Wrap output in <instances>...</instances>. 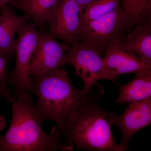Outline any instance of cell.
<instances>
[{"label":"cell","mask_w":151,"mask_h":151,"mask_svg":"<svg viewBox=\"0 0 151 151\" xmlns=\"http://www.w3.org/2000/svg\"><path fill=\"white\" fill-rule=\"evenodd\" d=\"M65 65L73 66L75 75L83 82V88L90 89L97 81L102 80L104 57L87 43L79 40L71 45L65 55L63 66Z\"/></svg>","instance_id":"8992f818"},{"label":"cell","mask_w":151,"mask_h":151,"mask_svg":"<svg viewBox=\"0 0 151 151\" xmlns=\"http://www.w3.org/2000/svg\"><path fill=\"white\" fill-rule=\"evenodd\" d=\"M13 56L0 52V96L7 103L14 101L12 90L9 87V66Z\"/></svg>","instance_id":"e0dca14e"},{"label":"cell","mask_w":151,"mask_h":151,"mask_svg":"<svg viewBox=\"0 0 151 151\" xmlns=\"http://www.w3.org/2000/svg\"><path fill=\"white\" fill-rule=\"evenodd\" d=\"M32 93L22 91L12 102V114L8 130L0 135V151H70L63 142L62 130L52 127L44 132L33 100Z\"/></svg>","instance_id":"7a4b0ae2"},{"label":"cell","mask_w":151,"mask_h":151,"mask_svg":"<svg viewBox=\"0 0 151 151\" xmlns=\"http://www.w3.org/2000/svg\"><path fill=\"white\" fill-rule=\"evenodd\" d=\"M0 14V52L14 56L16 47V34L24 24L27 17L17 15L7 6L1 8Z\"/></svg>","instance_id":"7c38bea8"},{"label":"cell","mask_w":151,"mask_h":151,"mask_svg":"<svg viewBox=\"0 0 151 151\" xmlns=\"http://www.w3.org/2000/svg\"><path fill=\"white\" fill-rule=\"evenodd\" d=\"M124 10L129 16L134 27L151 17V0H122Z\"/></svg>","instance_id":"9a60e30c"},{"label":"cell","mask_w":151,"mask_h":151,"mask_svg":"<svg viewBox=\"0 0 151 151\" xmlns=\"http://www.w3.org/2000/svg\"><path fill=\"white\" fill-rule=\"evenodd\" d=\"M80 6L82 12H84L85 9L94 0H74Z\"/></svg>","instance_id":"ac0fdd59"},{"label":"cell","mask_w":151,"mask_h":151,"mask_svg":"<svg viewBox=\"0 0 151 151\" xmlns=\"http://www.w3.org/2000/svg\"><path fill=\"white\" fill-rule=\"evenodd\" d=\"M120 44L151 65V17L145 22L137 25Z\"/></svg>","instance_id":"4fadbf2b"},{"label":"cell","mask_w":151,"mask_h":151,"mask_svg":"<svg viewBox=\"0 0 151 151\" xmlns=\"http://www.w3.org/2000/svg\"><path fill=\"white\" fill-rule=\"evenodd\" d=\"M120 6V0H94L83 12L82 22H85L99 18Z\"/></svg>","instance_id":"2e32d148"},{"label":"cell","mask_w":151,"mask_h":151,"mask_svg":"<svg viewBox=\"0 0 151 151\" xmlns=\"http://www.w3.org/2000/svg\"><path fill=\"white\" fill-rule=\"evenodd\" d=\"M61 0H12L7 5L21 10L36 26L42 27Z\"/></svg>","instance_id":"5bb4252c"},{"label":"cell","mask_w":151,"mask_h":151,"mask_svg":"<svg viewBox=\"0 0 151 151\" xmlns=\"http://www.w3.org/2000/svg\"><path fill=\"white\" fill-rule=\"evenodd\" d=\"M35 24L28 22L18 32L16 47V64L13 70L9 73V82L14 88V100L22 91H29L35 94V87L30 78L29 66L35 49L38 39V31Z\"/></svg>","instance_id":"5b68a950"},{"label":"cell","mask_w":151,"mask_h":151,"mask_svg":"<svg viewBox=\"0 0 151 151\" xmlns=\"http://www.w3.org/2000/svg\"><path fill=\"white\" fill-rule=\"evenodd\" d=\"M70 46L52 38L48 32L38 31L37 43L29 66V75L63 67V58Z\"/></svg>","instance_id":"ba28073f"},{"label":"cell","mask_w":151,"mask_h":151,"mask_svg":"<svg viewBox=\"0 0 151 151\" xmlns=\"http://www.w3.org/2000/svg\"><path fill=\"white\" fill-rule=\"evenodd\" d=\"M83 13L74 0H61L47 20L49 35L71 45L78 42Z\"/></svg>","instance_id":"52a82bcc"},{"label":"cell","mask_w":151,"mask_h":151,"mask_svg":"<svg viewBox=\"0 0 151 151\" xmlns=\"http://www.w3.org/2000/svg\"><path fill=\"white\" fill-rule=\"evenodd\" d=\"M6 125V121L4 116L0 115V131L3 129Z\"/></svg>","instance_id":"d6986e66"},{"label":"cell","mask_w":151,"mask_h":151,"mask_svg":"<svg viewBox=\"0 0 151 151\" xmlns=\"http://www.w3.org/2000/svg\"><path fill=\"white\" fill-rule=\"evenodd\" d=\"M37 100L36 110L42 122L53 121L62 130L70 113L82 107L90 89L73 86L64 67L30 75Z\"/></svg>","instance_id":"3957f363"},{"label":"cell","mask_w":151,"mask_h":151,"mask_svg":"<svg viewBox=\"0 0 151 151\" xmlns=\"http://www.w3.org/2000/svg\"><path fill=\"white\" fill-rule=\"evenodd\" d=\"M111 126H117L121 131L122 141L120 145L127 151L131 138L138 131L151 125V97L131 103L121 115L115 113L109 119Z\"/></svg>","instance_id":"9c48e42d"},{"label":"cell","mask_w":151,"mask_h":151,"mask_svg":"<svg viewBox=\"0 0 151 151\" xmlns=\"http://www.w3.org/2000/svg\"><path fill=\"white\" fill-rule=\"evenodd\" d=\"M104 58L102 79L112 81L122 74L136 73L151 68V65L145 63L137 55L121 44L107 49Z\"/></svg>","instance_id":"30bf717a"},{"label":"cell","mask_w":151,"mask_h":151,"mask_svg":"<svg viewBox=\"0 0 151 151\" xmlns=\"http://www.w3.org/2000/svg\"><path fill=\"white\" fill-rule=\"evenodd\" d=\"M104 92L96 82L80 109L70 113L65 120L62 131L66 147L92 151H124L116 143L109 119L116 113L103 109L97 100Z\"/></svg>","instance_id":"6da1fadb"},{"label":"cell","mask_w":151,"mask_h":151,"mask_svg":"<svg viewBox=\"0 0 151 151\" xmlns=\"http://www.w3.org/2000/svg\"><path fill=\"white\" fill-rule=\"evenodd\" d=\"M133 28L129 16L120 6L99 18L82 22L79 40L104 56L107 49L122 43Z\"/></svg>","instance_id":"277c9868"},{"label":"cell","mask_w":151,"mask_h":151,"mask_svg":"<svg viewBox=\"0 0 151 151\" xmlns=\"http://www.w3.org/2000/svg\"><path fill=\"white\" fill-rule=\"evenodd\" d=\"M119 93L116 104H131L151 97V68L135 73L127 84H118Z\"/></svg>","instance_id":"8fae6325"}]
</instances>
